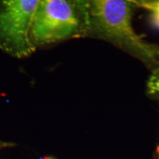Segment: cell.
<instances>
[{
    "instance_id": "6da1fadb",
    "label": "cell",
    "mask_w": 159,
    "mask_h": 159,
    "mask_svg": "<svg viewBox=\"0 0 159 159\" xmlns=\"http://www.w3.org/2000/svg\"><path fill=\"white\" fill-rule=\"evenodd\" d=\"M134 6L123 0L86 1V37L105 39L145 62L158 64L159 45L145 41L133 27Z\"/></svg>"
},
{
    "instance_id": "7a4b0ae2",
    "label": "cell",
    "mask_w": 159,
    "mask_h": 159,
    "mask_svg": "<svg viewBox=\"0 0 159 159\" xmlns=\"http://www.w3.org/2000/svg\"><path fill=\"white\" fill-rule=\"evenodd\" d=\"M86 35V1H39L30 31L31 41L36 49Z\"/></svg>"
},
{
    "instance_id": "3957f363",
    "label": "cell",
    "mask_w": 159,
    "mask_h": 159,
    "mask_svg": "<svg viewBox=\"0 0 159 159\" xmlns=\"http://www.w3.org/2000/svg\"><path fill=\"white\" fill-rule=\"evenodd\" d=\"M39 0H0V50L16 58L36 50L30 39Z\"/></svg>"
},
{
    "instance_id": "277c9868",
    "label": "cell",
    "mask_w": 159,
    "mask_h": 159,
    "mask_svg": "<svg viewBox=\"0 0 159 159\" xmlns=\"http://www.w3.org/2000/svg\"><path fill=\"white\" fill-rule=\"evenodd\" d=\"M148 91L150 94H159V67L155 69L149 77Z\"/></svg>"
},
{
    "instance_id": "5b68a950",
    "label": "cell",
    "mask_w": 159,
    "mask_h": 159,
    "mask_svg": "<svg viewBox=\"0 0 159 159\" xmlns=\"http://www.w3.org/2000/svg\"><path fill=\"white\" fill-rule=\"evenodd\" d=\"M14 144L11 142H4V141L0 140V150H2L4 148H11V147L14 146Z\"/></svg>"
},
{
    "instance_id": "8992f818",
    "label": "cell",
    "mask_w": 159,
    "mask_h": 159,
    "mask_svg": "<svg viewBox=\"0 0 159 159\" xmlns=\"http://www.w3.org/2000/svg\"><path fill=\"white\" fill-rule=\"evenodd\" d=\"M156 157H157V159H159V147H158V148H157V150H156Z\"/></svg>"
}]
</instances>
